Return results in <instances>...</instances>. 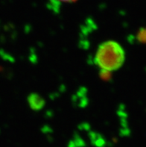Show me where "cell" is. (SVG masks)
<instances>
[{"label":"cell","mask_w":146,"mask_h":147,"mask_svg":"<svg viewBox=\"0 0 146 147\" xmlns=\"http://www.w3.org/2000/svg\"><path fill=\"white\" fill-rule=\"evenodd\" d=\"M94 60L100 70L111 73L122 67L125 60V52L118 43L107 40L99 45Z\"/></svg>","instance_id":"obj_1"},{"label":"cell","mask_w":146,"mask_h":147,"mask_svg":"<svg viewBox=\"0 0 146 147\" xmlns=\"http://www.w3.org/2000/svg\"><path fill=\"white\" fill-rule=\"evenodd\" d=\"M28 103L30 107L34 110H40L44 105V100L38 94H31L28 97Z\"/></svg>","instance_id":"obj_2"},{"label":"cell","mask_w":146,"mask_h":147,"mask_svg":"<svg viewBox=\"0 0 146 147\" xmlns=\"http://www.w3.org/2000/svg\"><path fill=\"white\" fill-rule=\"evenodd\" d=\"M61 2H75V0H60Z\"/></svg>","instance_id":"obj_3"}]
</instances>
